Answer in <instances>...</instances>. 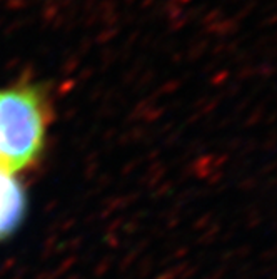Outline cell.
Returning a JSON list of instances; mask_svg holds the SVG:
<instances>
[{
	"label": "cell",
	"mask_w": 277,
	"mask_h": 279,
	"mask_svg": "<svg viewBox=\"0 0 277 279\" xmlns=\"http://www.w3.org/2000/svg\"><path fill=\"white\" fill-rule=\"evenodd\" d=\"M45 126L40 100L27 89L0 91V167H27L42 147Z\"/></svg>",
	"instance_id": "6da1fadb"
},
{
	"label": "cell",
	"mask_w": 277,
	"mask_h": 279,
	"mask_svg": "<svg viewBox=\"0 0 277 279\" xmlns=\"http://www.w3.org/2000/svg\"><path fill=\"white\" fill-rule=\"evenodd\" d=\"M25 212V196L14 172L0 167V239L15 231Z\"/></svg>",
	"instance_id": "7a4b0ae2"
}]
</instances>
